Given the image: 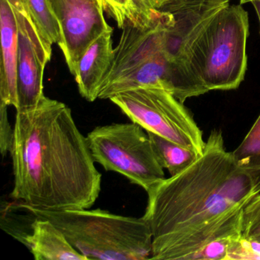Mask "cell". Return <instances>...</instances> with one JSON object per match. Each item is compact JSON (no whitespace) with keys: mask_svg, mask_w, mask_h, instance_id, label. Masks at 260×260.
I'll return each mask as SVG.
<instances>
[{"mask_svg":"<svg viewBox=\"0 0 260 260\" xmlns=\"http://www.w3.org/2000/svg\"><path fill=\"white\" fill-rule=\"evenodd\" d=\"M109 100L146 132L173 141L199 156L203 153L205 141L202 130L183 103L166 89L138 88L115 94Z\"/></svg>","mask_w":260,"mask_h":260,"instance_id":"cell-7","label":"cell"},{"mask_svg":"<svg viewBox=\"0 0 260 260\" xmlns=\"http://www.w3.org/2000/svg\"><path fill=\"white\" fill-rule=\"evenodd\" d=\"M105 11L120 28L126 22L135 25L148 23L168 0H100Z\"/></svg>","mask_w":260,"mask_h":260,"instance_id":"cell-13","label":"cell"},{"mask_svg":"<svg viewBox=\"0 0 260 260\" xmlns=\"http://www.w3.org/2000/svg\"><path fill=\"white\" fill-rule=\"evenodd\" d=\"M232 153L239 167L260 177V115Z\"/></svg>","mask_w":260,"mask_h":260,"instance_id":"cell-16","label":"cell"},{"mask_svg":"<svg viewBox=\"0 0 260 260\" xmlns=\"http://www.w3.org/2000/svg\"><path fill=\"white\" fill-rule=\"evenodd\" d=\"M1 62L0 102L19 107L17 93V66L19 32L16 13L9 0H0Z\"/></svg>","mask_w":260,"mask_h":260,"instance_id":"cell-10","label":"cell"},{"mask_svg":"<svg viewBox=\"0 0 260 260\" xmlns=\"http://www.w3.org/2000/svg\"><path fill=\"white\" fill-rule=\"evenodd\" d=\"M253 0H240V4H246L248 2H252Z\"/></svg>","mask_w":260,"mask_h":260,"instance_id":"cell-20","label":"cell"},{"mask_svg":"<svg viewBox=\"0 0 260 260\" xmlns=\"http://www.w3.org/2000/svg\"><path fill=\"white\" fill-rule=\"evenodd\" d=\"M16 13L19 32L16 111L35 107L44 94V72L51 57V43L44 39L22 0H9Z\"/></svg>","mask_w":260,"mask_h":260,"instance_id":"cell-8","label":"cell"},{"mask_svg":"<svg viewBox=\"0 0 260 260\" xmlns=\"http://www.w3.org/2000/svg\"><path fill=\"white\" fill-rule=\"evenodd\" d=\"M60 24L65 60L74 76L82 54L100 35L112 29L100 0H48Z\"/></svg>","mask_w":260,"mask_h":260,"instance_id":"cell-9","label":"cell"},{"mask_svg":"<svg viewBox=\"0 0 260 260\" xmlns=\"http://www.w3.org/2000/svg\"><path fill=\"white\" fill-rule=\"evenodd\" d=\"M242 236L246 241L260 243V194L245 207Z\"/></svg>","mask_w":260,"mask_h":260,"instance_id":"cell-17","label":"cell"},{"mask_svg":"<svg viewBox=\"0 0 260 260\" xmlns=\"http://www.w3.org/2000/svg\"><path fill=\"white\" fill-rule=\"evenodd\" d=\"M251 3H252L253 7H255V11H256L257 16H258V19H259L260 23V0H253V1H252Z\"/></svg>","mask_w":260,"mask_h":260,"instance_id":"cell-19","label":"cell"},{"mask_svg":"<svg viewBox=\"0 0 260 260\" xmlns=\"http://www.w3.org/2000/svg\"><path fill=\"white\" fill-rule=\"evenodd\" d=\"M30 234L19 238L36 260H87L48 219L36 217Z\"/></svg>","mask_w":260,"mask_h":260,"instance_id":"cell-12","label":"cell"},{"mask_svg":"<svg viewBox=\"0 0 260 260\" xmlns=\"http://www.w3.org/2000/svg\"><path fill=\"white\" fill-rule=\"evenodd\" d=\"M44 39L51 45L62 44L60 24L48 0H22Z\"/></svg>","mask_w":260,"mask_h":260,"instance_id":"cell-15","label":"cell"},{"mask_svg":"<svg viewBox=\"0 0 260 260\" xmlns=\"http://www.w3.org/2000/svg\"><path fill=\"white\" fill-rule=\"evenodd\" d=\"M112 29L98 36L83 52L77 63L74 77L80 95L87 101L99 99L105 78L114 57Z\"/></svg>","mask_w":260,"mask_h":260,"instance_id":"cell-11","label":"cell"},{"mask_svg":"<svg viewBox=\"0 0 260 260\" xmlns=\"http://www.w3.org/2000/svg\"><path fill=\"white\" fill-rule=\"evenodd\" d=\"M158 162L175 176L191 165L199 157L194 152L185 148L159 135L147 132Z\"/></svg>","mask_w":260,"mask_h":260,"instance_id":"cell-14","label":"cell"},{"mask_svg":"<svg viewBox=\"0 0 260 260\" xmlns=\"http://www.w3.org/2000/svg\"><path fill=\"white\" fill-rule=\"evenodd\" d=\"M36 217L51 220L86 259L146 260L153 235L147 220L102 209L49 211L19 204Z\"/></svg>","mask_w":260,"mask_h":260,"instance_id":"cell-3","label":"cell"},{"mask_svg":"<svg viewBox=\"0 0 260 260\" xmlns=\"http://www.w3.org/2000/svg\"><path fill=\"white\" fill-rule=\"evenodd\" d=\"M22 205L49 211L89 209L101 191L102 174L72 111L44 95L31 109L16 111L10 152Z\"/></svg>","mask_w":260,"mask_h":260,"instance_id":"cell-2","label":"cell"},{"mask_svg":"<svg viewBox=\"0 0 260 260\" xmlns=\"http://www.w3.org/2000/svg\"><path fill=\"white\" fill-rule=\"evenodd\" d=\"M95 162L125 176L146 191L165 179L148 134L136 123L100 126L86 137Z\"/></svg>","mask_w":260,"mask_h":260,"instance_id":"cell-6","label":"cell"},{"mask_svg":"<svg viewBox=\"0 0 260 260\" xmlns=\"http://www.w3.org/2000/svg\"><path fill=\"white\" fill-rule=\"evenodd\" d=\"M258 194L259 176L237 166L214 129L194 162L147 191L150 259H235L245 207Z\"/></svg>","mask_w":260,"mask_h":260,"instance_id":"cell-1","label":"cell"},{"mask_svg":"<svg viewBox=\"0 0 260 260\" xmlns=\"http://www.w3.org/2000/svg\"><path fill=\"white\" fill-rule=\"evenodd\" d=\"M8 106L3 102L0 103V150L3 156L10 153L14 135V127H12L9 121Z\"/></svg>","mask_w":260,"mask_h":260,"instance_id":"cell-18","label":"cell"},{"mask_svg":"<svg viewBox=\"0 0 260 260\" xmlns=\"http://www.w3.org/2000/svg\"><path fill=\"white\" fill-rule=\"evenodd\" d=\"M248 13L241 6L229 5L212 19L196 45L193 71L208 91L240 86L247 68Z\"/></svg>","mask_w":260,"mask_h":260,"instance_id":"cell-4","label":"cell"},{"mask_svg":"<svg viewBox=\"0 0 260 260\" xmlns=\"http://www.w3.org/2000/svg\"><path fill=\"white\" fill-rule=\"evenodd\" d=\"M230 1L168 0L162 6L170 13L164 34V52L171 66L175 97L182 103L208 92L193 71V54L210 22Z\"/></svg>","mask_w":260,"mask_h":260,"instance_id":"cell-5","label":"cell"}]
</instances>
